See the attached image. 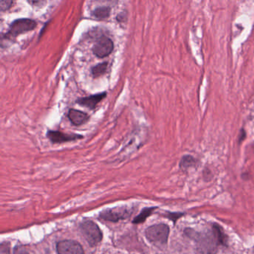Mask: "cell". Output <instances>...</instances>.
<instances>
[{"label":"cell","mask_w":254,"mask_h":254,"mask_svg":"<svg viewBox=\"0 0 254 254\" xmlns=\"http://www.w3.org/2000/svg\"><path fill=\"white\" fill-rule=\"evenodd\" d=\"M185 233L187 236L196 241L197 249L200 254H215L216 253L217 247L220 245L212 230L211 233L202 234L191 229H186Z\"/></svg>","instance_id":"6da1fadb"},{"label":"cell","mask_w":254,"mask_h":254,"mask_svg":"<svg viewBox=\"0 0 254 254\" xmlns=\"http://www.w3.org/2000/svg\"><path fill=\"white\" fill-rule=\"evenodd\" d=\"M145 236L149 242L154 245L157 246H163L167 244L169 239V226L164 224L151 226L145 231Z\"/></svg>","instance_id":"7a4b0ae2"},{"label":"cell","mask_w":254,"mask_h":254,"mask_svg":"<svg viewBox=\"0 0 254 254\" xmlns=\"http://www.w3.org/2000/svg\"><path fill=\"white\" fill-rule=\"evenodd\" d=\"M38 26V23L35 20L29 18H20L14 20L10 24L8 32L5 34V38H16L18 35L26 32L33 31Z\"/></svg>","instance_id":"3957f363"},{"label":"cell","mask_w":254,"mask_h":254,"mask_svg":"<svg viewBox=\"0 0 254 254\" xmlns=\"http://www.w3.org/2000/svg\"><path fill=\"white\" fill-rule=\"evenodd\" d=\"M81 233L92 247L96 246L102 239V233L97 224L93 221H87L81 223L80 226Z\"/></svg>","instance_id":"277c9868"},{"label":"cell","mask_w":254,"mask_h":254,"mask_svg":"<svg viewBox=\"0 0 254 254\" xmlns=\"http://www.w3.org/2000/svg\"><path fill=\"white\" fill-rule=\"evenodd\" d=\"M114 49V44L112 40L108 37L103 36L96 41L92 50L95 56L100 59H103L111 54Z\"/></svg>","instance_id":"5b68a950"},{"label":"cell","mask_w":254,"mask_h":254,"mask_svg":"<svg viewBox=\"0 0 254 254\" xmlns=\"http://www.w3.org/2000/svg\"><path fill=\"white\" fill-rule=\"evenodd\" d=\"M132 214V209H128L126 206L116 207L113 209H107L101 213V218L109 221H118L125 219L130 216Z\"/></svg>","instance_id":"8992f818"},{"label":"cell","mask_w":254,"mask_h":254,"mask_svg":"<svg viewBox=\"0 0 254 254\" xmlns=\"http://www.w3.org/2000/svg\"><path fill=\"white\" fill-rule=\"evenodd\" d=\"M47 136L53 144H62L64 142H72L84 138L82 135L77 133H67L59 130H49Z\"/></svg>","instance_id":"52a82bcc"},{"label":"cell","mask_w":254,"mask_h":254,"mask_svg":"<svg viewBox=\"0 0 254 254\" xmlns=\"http://www.w3.org/2000/svg\"><path fill=\"white\" fill-rule=\"evenodd\" d=\"M59 254H84V250L79 243L75 241L65 240L57 245Z\"/></svg>","instance_id":"ba28073f"},{"label":"cell","mask_w":254,"mask_h":254,"mask_svg":"<svg viewBox=\"0 0 254 254\" xmlns=\"http://www.w3.org/2000/svg\"><path fill=\"white\" fill-rule=\"evenodd\" d=\"M106 96V92H103V93H97V94L92 95V96H87V97L79 98L77 99L76 103L81 106L93 110L96 108V107L104 99H105Z\"/></svg>","instance_id":"9c48e42d"},{"label":"cell","mask_w":254,"mask_h":254,"mask_svg":"<svg viewBox=\"0 0 254 254\" xmlns=\"http://www.w3.org/2000/svg\"><path fill=\"white\" fill-rule=\"evenodd\" d=\"M68 118L74 126H79L88 121V114L79 110L70 109L68 112Z\"/></svg>","instance_id":"30bf717a"},{"label":"cell","mask_w":254,"mask_h":254,"mask_svg":"<svg viewBox=\"0 0 254 254\" xmlns=\"http://www.w3.org/2000/svg\"><path fill=\"white\" fill-rule=\"evenodd\" d=\"M111 8L109 7H99L92 12V15L99 20H103L109 17Z\"/></svg>","instance_id":"8fae6325"},{"label":"cell","mask_w":254,"mask_h":254,"mask_svg":"<svg viewBox=\"0 0 254 254\" xmlns=\"http://www.w3.org/2000/svg\"><path fill=\"white\" fill-rule=\"evenodd\" d=\"M108 62H104V63L99 64L96 66H93L91 69V73L94 78H99L102 76L104 74L106 73L107 69H108Z\"/></svg>","instance_id":"7c38bea8"},{"label":"cell","mask_w":254,"mask_h":254,"mask_svg":"<svg viewBox=\"0 0 254 254\" xmlns=\"http://www.w3.org/2000/svg\"><path fill=\"white\" fill-rule=\"evenodd\" d=\"M156 209H157V207L145 208L140 212V214L134 218L133 222L135 223V224H140V223L144 222L146 220V218L150 216Z\"/></svg>","instance_id":"4fadbf2b"},{"label":"cell","mask_w":254,"mask_h":254,"mask_svg":"<svg viewBox=\"0 0 254 254\" xmlns=\"http://www.w3.org/2000/svg\"><path fill=\"white\" fill-rule=\"evenodd\" d=\"M196 163H197V161H196L195 159L191 157V156H184L181 159V163H180V167L182 169H188L195 166Z\"/></svg>","instance_id":"5bb4252c"},{"label":"cell","mask_w":254,"mask_h":254,"mask_svg":"<svg viewBox=\"0 0 254 254\" xmlns=\"http://www.w3.org/2000/svg\"><path fill=\"white\" fill-rule=\"evenodd\" d=\"M14 2L13 1H11V0H1L0 1V10L1 11H7V10L9 9L11 6H12Z\"/></svg>","instance_id":"9a60e30c"},{"label":"cell","mask_w":254,"mask_h":254,"mask_svg":"<svg viewBox=\"0 0 254 254\" xmlns=\"http://www.w3.org/2000/svg\"><path fill=\"white\" fill-rule=\"evenodd\" d=\"M183 215H184V214L181 213V212H169V213H168L167 218L172 220V221L175 223V221H176L178 218L183 216Z\"/></svg>","instance_id":"2e32d148"},{"label":"cell","mask_w":254,"mask_h":254,"mask_svg":"<svg viewBox=\"0 0 254 254\" xmlns=\"http://www.w3.org/2000/svg\"><path fill=\"white\" fill-rule=\"evenodd\" d=\"M14 254H30L28 252L27 250L25 249L23 247H17L14 250Z\"/></svg>","instance_id":"e0dca14e"},{"label":"cell","mask_w":254,"mask_h":254,"mask_svg":"<svg viewBox=\"0 0 254 254\" xmlns=\"http://www.w3.org/2000/svg\"><path fill=\"white\" fill-rule=\"evenodd\" d=\"M28 2L31 4V5H33V6H35V5H36V6H39V5H38L39 4L40 5H43V4L47 3L46 1H29Z\"/></svg>","instance_id":"ac0fdd59"}]
</instances>
